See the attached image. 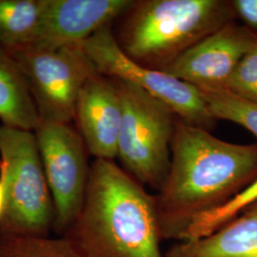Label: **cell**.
Instances as JSON below:
<instances>
[{
  "label": "cell",
  "mask_w": 257,
  "mask_h": 257,
  "mask_svg": "<svg viewBox=\"0 0 257 257\" xmlns=\"http://www.w3.org/2000/svg\"><path fill=\"white\" fill-rule=\"evenodd\" d=\"M169 175L156 194L162 240L180 241L193 221L257 179V144L240 145L177 118Z\"/></svg>",
  "instance_id": "1"
},
{
  "label": "cell",
  "mask_w": 257,
  "mask_h": 257,
  "mask_svg": "<svg viewBox=\"0 0 257 257\" xmlns=\"http://www.w3.org/2000/svg\"><path fill=\"white\" fill-rule=\"evenodd\" d=\"M62 237L79 257H164L156 195L113 160L92 162L81 211Z\"/></svg>",
  "instance_id": "2"
},
{
  "label": "cell",
  "mask_w": 257,
  "mask_h": 257,
  "mask_svg": "<svg viewBox=\"0 0 257 257\" xmlns=\"http://www.w3.org/2000/svg\"><path fill=\"white\" fill-rule=\"evenodd\" d=\"M126 13L118 45L138 64L160 71L236 19L225 0L135 1Z\"/></svg>",
  "instance_id": "3"
},
{
  "label": "cell",
  "mask_w": 257,
  "mask_h": 257,
  "mask_svg": "<svg viewBox=\"0 0 257 257\" xmlns=\"http://www.w3.org/2000/svg\"><path fill=\"white\" fill-rule=\"evenodd\" d=\"M0 179L6 194L0 235L48 236L55 211L35 133L0 125Z\"/></svg>",
  "instance_id": "4"
},
{
  "label": "cell",
  "mask_w": 257,
  "mask_h": 257,
  "mask_svg": "<svg viewBox=\"0 0 257 257\" xmlns=\"http://www.w3.org/2000/svg\"><path fill=\"white\" fill-rule=\"evenodd\" d=\"M112 80L122 103L117 157L128 175L158 193L169 175L177 116L138 86Z\"/></svg>",
  "instance_id": "5"
},
{
  "label": "cell",
  "mask_w": 257,
  "mask_h": 257,
  "mask_svg": "<svg viewBox=\"0 0 257 257\" xmlns=\"http://www.w3.org/2000/svg\"><path fill=\"white\" fill-rule=\"evenodd\" d=\"M8 52L26 78L40 121L70 124L83 86L97 73L80 44L58 49L22 47Z\"/></svg>",
  "instance_id": "6"
},
{
  "label": "cell",
  "mask_w": 257,
  "mask_h": 257,
  "mask_svg": "<svg viewBox=\"0 0 257 257\" xmlns=\"http://www.w3.org/2000/svg\"><path fill=\"white\" fill-rule=\"evenodd\" d=\"M80 46L97 73L138 86L163 102L188 124L207 130L214 125L215 119L196 87L131 59L113 37L110 24L98 30Z\"/></svg>",
  "instance_id": "7"
},
{
  "label": "cell",
  "mask_w": 257,
  "mask_h": 257,
  "mask_svg": "<svg viewBox=\"0 0 257 257\" xmlns=\"http://www.w3.org/2000/svg\"><path fill=\"white\" fill-rule=\"evenodd\" d=\"M35 137L54 204L53 229L62 236L82 208L89 152L79 132L67 123L40 121Z\"/></svg>",
  "instance_id": "8"
},
{
  "label": "cell",
  "mask_w": 257,
  "mask_h": 257,
  "mask_svg": "<svg viewBox=\"0 0 257 257\" xmlns=\"http://www.w3.org/2000/svg\"><path fill=\"white\" fill-rule=\"evenodd\" d=\"M257 37L234 22L205 37L163 72L198 89L224 88Z\"/></svg>",
  "instance_id": "9"
},
{
  "label": "cell",
  "mask_w": 257,
  "mask_h": 257,
  "mask_svg": "<svg viewBox=\"0 0 257 257\" xmlns=\"http://www.w3.org/2000/svg\"><path fill=\"white\" fill-rule=\"evenodd\" d=\"M130 0H45L37 37L30 46L58 49L79 45L128 11Z\"/></svg>",
  "instance_id": "10"
},
{
  "label": "cell",
  "mask_w": 257,
  "mask_h": 257,
  "mask_svg": "<svg viewBox=\"0 0 257 257\" xmlns=\"http://www.w3.org/2000/svg\"><path fill=\"white\" fill-rule=\"evenodd\" d=\"M74 119L90 155L105 160L117 157L122 103L111 78L96 73L87 80L76 102Z\"/></svg>",
  "instance_id": "11"
},
{
  "label": "cell",
  "mask_w": 257,
  "mask_h": 257,
  "mask_svg": "<svg viewBox=\"0 0 257 257\" xmlns=\"http://www.w3.org/2000/svg\"><path fill=\"white\" fill-rule=\"evenodd\" d=\"M164 257H257V201L208 236L176 241Z\"/></svg>",
  "instance_id": "12"
},
{
  "label": "cell",
  "mask_w": 257,
  "mask_h": 257,
  "mask_svg": "<svg viewBox=\"0 0 257 257\" xmlns=\"http://www.w3.org/2000/svg\"><path fill=\"white\" fill-rule=\"evenodd\" d=\"M0 119L3 125L34 131L40 119L19 63L0 44Z\"/></svg>",
  "instance_id": "13"
},
{
  "label": "cell",
  "mask_w": 257,
  "mask_h": 257,
  "mask_svg": "<svg viewBox=\"0 0 257 257\" xmlns=\"http://www.w3.org/2000/svg\"><path fill=\"white\" fill-rule=\"evenodd\" d=\"M44 5L45 0H0V44L7 50L32 45Z\"/></svg>",
  "instance_id": "14"
},
{
  "label": "cell",
  "mask_w": 257,
  "mask_h": 257,
  "mask_svg": "<svg viewBox=\"0 0 257 257\" xmlns=\"http://www.w3.org/2000/svg\"><path fill=\"white\" fill-rule=\"evenodd\" d=\"M198 90L214 119L238 124L257 138V104L243 99L226 89Z\"/></svg>",
  "instance_id": "15"
},
{
  "label": "cell",
  "mask_w": 257,
  "mask_h": 257,
  "mask_svg": "<svg viewBox=\"0 0 257 257\" xmlns=\"http://www.w3.org/2000/svg\"><path fill=\"white\" fill-rule=\"evenodd\" d=\"M0 257H79L64 238L35 235H0Z\"/></svg>",
  "instance_id": "16"
},
{
  "label": "cell",
  "mask_w": 257,
  "mask_h": 257,
  "mask_svg": "<svg viewBox=\"0 0 257 257\" xmlns=\"http://www.w3.org/2000/svg\"><path fill=\"white\" fill-rule=\"evenodd\" d=\"M255 201H257V179L220 208L196 218L180 241L194 240L210 235L236 217L239 213Z\"/></svg>",
  "instance_id": "17"
},
{
  "label": "cell",
  "mask_w": 257,
  "mask_h": 257,
  "mask_svg": "<svg viewBox=\"0 0 257 257\" xmlns=\"http://www.w3.org/2000/svg\"><path fill=\"white\" fill-rule=\"evenodd\" d=\"M221 89L257 104V39Z\"/></svg>",
  "instance_id": "18"
},
{
  "label": "cell",
  "mask_w": 257,
  "mask_h": 257,
  "mask_svg": "<svg viewBox=\"0 0 257 257\" xmlns=\"http://www.w3.org/2000/svg\"><path fill=\"white\" fill-rule=\"evenodd\" d=\"M231 3L236 19H241L243 25L257 37V0H233Z\"/></svg>",
  "instance_id": "19"
},
{
  "label": "cell",
  "mask_w": 257,
  "mask_h": 257,
  "mask_svg": "<svg viewBox=\"0 0 257 257\" xmlns=\"http://www.w3.org/2000/svg\"><path fill=\"white\" fill-rule=\"evenodd\" d=\"M5 203H6V194H5V187L2 180L0 179V218L3 215L4 209H5Z\"/></svg>",
  "instance_id": "20"
}]
</instances>
